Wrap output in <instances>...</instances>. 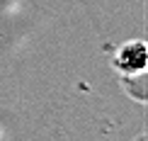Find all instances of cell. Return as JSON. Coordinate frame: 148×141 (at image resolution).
<instances>
[{
	"label": "cell",
	"mask_w": 148,
	"mask_h": 141,
	"mask_svg": "<svg viewBox=\"0 0 148 141\" xmlns=\"http://www.w3.org/2000/svg\"><path fill=\"white\" fill-rule=\"evenodd\" d=\"M112 63H114V68H116V73H119L121 78L146 73V63H148V46H146V41H141V39L124 41V44L114 51Z\"/></svg>",
	"instance_id": "1"
}]
</instances>
